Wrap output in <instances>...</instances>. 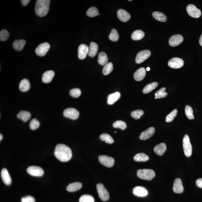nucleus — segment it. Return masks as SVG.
Here are the masks:
<instances>
[{"mask_svg":"<svg viewBox=\"0 0 202 202\" xmlns=\"http://www.w3.org/2000/svg\"><path fill=\"white\" fill-rule=\"evenodd\" d=\"M55 155L59 160L63 162L69 161L72 155L70 147L63 144H59L55 146Z\"/></svg>","mask_w":202,"mask_h":202,"instance_id":"f257e3e1","label":"nucleus"},{"mask_svg":"<svg viewBox=\"0 0 202 202\" xmlns=\"http://www.w3.org/2000/svg\"><path fill=\"white\" fill-rule=\"evenodd\" d=\"M50 0H38L36 1L35 11L36 15L40 17L47 15L50 9Z\"/></svg>","mask_w":202,"mask_h":202,"instance_id":"f03ea898","label":"nucleus"},{"mask_svg":"<svg viewBox=\"0 0 202 202\" xmlns=\"http://www.w3.org/2000/svg\"><path fill=\"white\" fill-rule=\"evenodd\" d=\"M137 176L141 179L146 180H151L155 177V173L151 169H139L137 171Z\"/></svg>","mask_w":202,"mask_h":202,"instance_id":"7ed1b4c3","label":"nucleus"},{"mask_svg":"<svg viewBox=\"0 0 202 202\" xmlns=\"http://www.w3.org/2000/svg\"><path fill=\"white\" fill-rule=\"evenodd\" d=\"M183 146L184 155L187 157H190L192 154V146L188 135H184L183 141Z\"/></svg>","mask_w":202,"mask_h":202,"instance_id":"20e7f679","label":"nucleus"},{"mask_svg":"<svg viewBox=\"0 0 202 202\" xmlns=\"http://www.w3.org/2000/svg\"><path fill=\"white\" fill-rule=\"evenodd\" d=\"M97 190L98 196L103 201H107L109 198V192L105 187L103 184H97Z\"/></svg>","mask_w":202,"mask_h":202,"instance_id":"39448f33","label":"nucleus"},{"mask_svg":"<svg viewBox=\"0 0 202 202\" xmlns=\"http://www.w3.org/2000/svg\"><path fill=\"white\" fill-rule=\"evenodd\" d=\"M50 47V45L48 43H43L36 48L35 50L36 53L38 56L43 57L47 53Z\"/></svg>","mask_w":202,"mask_h":202,"instance_id":"423d86ee","label":"nucleus"},{"mask_svg":"<svg viewBox=\"0 0 202 202\" xmlns=\"http://www.w3.org/2000/svg\"><path fill=\"white\" fill-rule=\"evenodd\" d=\"M187 10L189 15L193 18H198L201 15V10L194 5L190 4L187 5Z\"/></svg>","mask_w":202,"mask_h":202,"instance_id":"0eeeda50","label":"nucleus"},{"mask_svg":"<svg viewBox=\"0 0 202 202\" xmlns=\"http://www.w3.org/2000/svg\"><path fill=\"white\" fill-rule=\"evenodd\" d=\"M63 115L65 117L75 120L79 117V112L75 108H68L64 111Z\"/></svg>","mask_w":202,"mask_h":202,"instance_id":"6e6552de","label":"nucleus"},{"mask_svg":"<svg viewBox=\"0 0 202 202\" xmlns=\"http://www.w3.org/2000/svg\"><path fill=\"white\" fill-rule=\"evenodd\" d=\"M98 160L100 163L108 167H111L113 166L114 162V158L106 155H100Z\"/></svg>","mask_w":202,"mask_h":202,"instance_id":"1a4fd4ad","label":"nucleus"},{"mask_svg":"<svg viewBox=\"0 0 202 202\" xmlns=\"http://www.w3.org/2000/svg\"><path fill=\"white\" fill-rule=\"evenodd\" d=\"M27 172L31 175L40 177L43 175V170L40 167L36 166H30L27 168Z\"/></svg>","mask_w":202,"mask_h":202,"instance_id":"9d476101","label":"nucleus"},{"mask_svg":"<svg viewBox=\"0 0 202 202\" xmlns=\"http://www.w3.org/2000/svg\"><path fill=\"white\" fill-rule=\"evenodd\" d=\"M151 52L150 51L144 50L141 51L137 54L136 58V62L140 64L145 61L150 57Z\"/></svg>","mask_w":202,"mask_h":202,"instance_id":"9b49d317","label":"nucleus"},{"mask_svg":"<svg viewBox=\"0 0 202 202\" xmlns=\"http://www.w3.org/2000/svg\"><path fill=\"white\" fill-rule=\"evenodd\" d=\"M184 65V60L179 58H173L168 62V66L173 69H177L182 68Z\"/></svg>","mask_w":202,"mask_h":202,"instance_id":"f8f14e48","label":"nucleus"},{"mask_svg":"<svg viewBox=\"0 0 202 202\" xmlns=\"http://www.w3.org/2000/svg\"><path fill=\"white\" fill-rule=\"evenodd\" d=\"M88 52V46L85 44H81L78 48V57L81 60L84 59L86 57Z\"/></svg>","mask_w":202,"mask_h":202,"instance_id":"ddd939ff","label":"nucleus"},{"mask_svg":"<svg viewBox=\"0 0 202 202\" xmlns=\"http://www.w3.org/2000/svg\"><path fill=\"white\" fill-rule=\"evenodd\" d=\"M184 40V38L180 35H176L170 38L169 44L171 47H176L181 44Z\"/></svg>","mask_w":202,"mask_h":202,"instance_id":"4468645a","label":"nucleus"},{"mask_svg":"<svg viewBox=\"0 0 202 202\" xmlns=\"http://www.w3.org/2000/svg\"><path fill=\"white\" fill-rule=\"evenodd\" d=\"M133 194L134 195L139 197H144L148 194L147 190L145 187L141 186L135 187L133 189Z\"/></svg>","mask_w":202,"mask_h":202,"instance_id":"2eb2a0df","label":"nucleus"},{"mask_svg":"<svg viewBox=\"0 0 202 202\" xmlns=\"http://www.w3.org/2000/svg\"><path fill=\"white\" fill-rule=\"evenodd\" d=\"M117 14L119 20L122 22H127L131 18L130 14L123 9H120L118 11Z\"/></svg>","mask_w":202,"mask_h":202,"instance_id":"dca6fc26","label":"nucleus"},{"mask_svg":"<svg viewBox=\"0 0 202 202\" xmlns=\"http://www.w3.org/2000/svg\"><path fill=\"white\" fill-rule=\"evenodd\" d=\"M155 132V128L151 127L141 133L139 136L140 139L141 140L148 139L154 135Z\"/></svg>","mask_w":202,"mask_h":202,"instance_id":"f3484780","label":"nucleus"},{"mask_svg":"<svg viewBox=\"0 0 202 202\" xmlns=\"http://www.w3.org/2000/svg\"><path fill=\"white\" fill-rule=\"evenodd\" d=\"M173 190L175 193H182L184 191V188L182 185V180L179 178H177L174 181L173 186Z\"/></svg>","mask_w":202,"mask_h":202,"instance_id":"a211bd4d","label":"nucleus"},{"mask_svg":"<svg viewBox=\"0 0 202 202\" xmlns=\"http://www.w3.org/2000/svg\"><path fill=\"white\" fill-rule=\"evenodd\" d=\"M1 176L3 182L6 185H9L12 184V179L8 171L6 168H4L2 170Z\"/></svg>","mask_w":202,"mask_h":202,"instance_id":"6ab92c4d","label":"nucleus"},{"mask_svg":"<svg viewBox=\"0 0 202 202\" xmlns=\"http://www.w3.org/2000/svg\"><path fill=\"white\" fill-rule=\"evenodd\" d=\"M146 71L145 68H141L136 71L134 74L133 77L135 80L140 81L145 77Z\"/></svg>","mask_w":202,"mask_h":202,"instance_id":"aec40b11","label":"nucleus"},{"mask_svg":"<svg viewBox=\"0 0 202 202\" xmlns=\"http://www.w3.org/2000/svg\"><path fill=\"white\" fill-rule=\"evenodd\" d=\"M55 73L52 71H48L45 72L42 76V82L45 83H48L51 81L55 76Z\"/></svg>","mask_w":202,"mask_h":202,"instance_id":"412c9836","label":"nucleus"},{"mask_svg":"<svg viewBox=\"0 0 202 202\" xmlns=\"http://www.w3.org/2000/svg\"><path fill=\"white\" fill-rule=\"evenodd\" d=\"M121 97V94L118 92H116V93L108 95L107 98V103L110 105H112L117 102L120 99Z\"/></svg>","mask_w":202,"mask_h":202,"instance_id":"4be33fe9","label":"nucleus"},{"mask_svg":"<svg viewBox=\"0 0 202 202\" xmlns=\"http://www.w3.org/2000/svg\"><path fill=\"white\" fill-rule=\"evenodd\" d=\"M167 146L164 143H161L156 146L154 147V151L157 155L162 156L166 151Z\"/></svg>","mask_w":202,"mask_h":202,"instance_id":"5701e85b","label":"nucleus"},{"mask_svg":"<svg viewBox=\"0 0 202 202\" xmlns=\"http://www.w3.org/2000/svg\"><path fill=\"white\" fill-rule=\"evenodd\" d=\"M98 50V45L94 42H91L89 48L88 56L91 57H95L97 55Z\"/></svg>","mask_w":202,"mask_h":202,"instance_id":"b1692460","label":"nucleus"},{"mask_svg":"<svg viewBox=\"0 0 202 202\" xmlns=\"http://www.w3.org/2000/svg\"><path fill=\"white\" fill-rule=\"evenodd\" d=\"M17 117L21 119L23 121L27 122L31 119V113L28 111H21L17 114Z\"/></svg>","mask_w":202,"mask_h":202,"instance_id":"393cba45","label":"nucleus"},{"mask_svg":"<svg viewBox=\"0 0 202 202\" xmlns=\"http://www.w3.org/2000/svg\"><path fill=\"white\" fill-rule=\"evenodd\" d=\"M82 187V184L81 183L76 182L69 184L66 189L68 191L74 192L80 190Z\"/></svg>","mask_w":202,"mask_h":202,"instance_id":"a878e982","label":"nucleus"},{"mask_svg":"<svg viewBox=\"0 0 202 202\" xmlns=\"http://www.w3.org/2000/svg\"><path fill=\"white\" fill-rule=\"evenodd\" d=\"M26 41L24 40L21 39L15 40L13 44V46L14 49L18 51L22 50L24 47Z\"/></svg>","mask_w":202,"mask_h":202,"instance_id":"bb28decb","label":"nucleus"},{"mask_svg":"<svg viewBox=\"0 0 202 202\" xmlns=\"http://www.w3.org/2000/svg\"><path fill=\"white\" fill-rule=\"evenodd\" d=\"M30 88V83L28 79H23L19 84V88L22 91L25 92L28 91Z\"/></svg>","mask_w":202,"mask_h":202,"instance_id":"cd10ccee","label":"nucleus"},{"mask_svg":"<svg viewBox=\"0 0 202 202\" xmlns=\"http://www.w3.org/2000/svg\"><path fill=\"white\" fill-rule=\"evenodd\" d=\"M108 60L107 55L104 52H100L98 55V62L100 65L104 66L107 63Z\"/></svg>","mask_w":202,"mask_h":202,"instance_id":"c85d7f7f","label":"nucleus"},{"mask_svg":"<svg viewBox=\"0 0 202 202\" xmlns=\"http://www.w3.org/2000/svg\"><path fill=\"white\" fill-rule=\"evenodd\" d=\"M144 36V33L141 30H136L133 32L131 35V39L134 41L139 40L142 39Z\"/></svg>","mask_w":202,"mask_h":202,"instance_id":"c756f323","label":"nucleus"},{"mask_svg":"<svg viewBox=\"0 0 202 202\" xmlns=\"http://www.w3.org/2000/svg\"><path fill=\"white\" fill-rule=\"evenodd\" d=\"M158 85V82H154L148 84L144 87L143 90V92L144 94H147L150 93L153 90L156 88Z\"/></svg>","mask_w":202,"mask_h":202,"instance_id":"7c9ffc66","label":"nucleus"},{"mask_svg":"<svg viewBox=\"0 0 202 202\" xmlns=\"http://www.w3.org/2000/svg\"><path fill=\"white\" fill-rule=\"evenodd\" d=\"M134 159L137 162H146L149 160V157L143 153L136 154L134 157Z\"/></svg>","mask_w":202,"mask_h":202,"instance_id":"2f4dec72","label":"nucleus"},{"mask_svg":"<svg viewBox=\"0 0 202 202\" xmlns=\"http://www.w3.org/2000/svg\"><path fill=\"white\" fill-rule=\"evenodd\" d=\"M153 16L156 20L162 22H166V16L163 13L159 12H154L152 13Z\"/></svg>","mask_w":202,"mask_h":202,"instance_id":"473e14b6","label":"nucleus"},{"mask_svg":"<svg viewBox=\"0 0 202 202\" xmlns=\"http://www.w3.org/2000/svg\"><path fill=\"white\" fill-rule=\"evenodd\" d=\"M113 70V65L111 62L106 64L104 66L103 69V74L105 75H107L110 74Z\"/></svg>","mask_w":202,"mask_h":202,"instance_id":"72a5a7b5","label":"nucleus"},{"mask_svg":"<svg viewBox=\"0 0 202 202\" xmlns=\"http://www.w3.org/2000/svg\"><path fill=\"white\" fill-rule=\"evenodd\" d=\"M100 138L102 141H104L107 144H112L114 142L113 138L108 134H102L100 135Z\"/></svg>","mask_w":202,"mask_h":202,"instance_id":"f704fd0d","label":"nucleus"},{"mask_svg":"<svg viewBox=\"0 0 202 202\" xmlns=\"http://www.w3.org/2000/svg\"><path fill=\"white\" fill-rule=\"evenodd\" d=\"M99 13L98 9L96 7H92L87 10L86 14L87 16L90 17H94L98 15Z\"/></svg>","mask_w":202,"mask_h":202,"instance_id":"c9c22d12","label":"nucleus"},{"mask_svg":"<svg viewBox=\"0 0 202 202\" xmlns=\"http://www.w3.org/2000/svg\"><path fill=\"white\" fill-rule=\"evenodd\" d=\"M109 39L113 42H116L118 40L119 36L117 31L114 28H113L109 36Z\"/></svg>","mask_w":202,"mask_h":202,"instance_id":"e433bc0d","label":"nucleus"},{"mask_svg":"<svg viewBox=\"0 0 202 202\" xmlns=\"http://www.w3.org/2000/svg\"><path fill=\"white\" fill-rule=\"evenodd\" d=\"M185 112L186 116L189 120H193L194 119L193 109L190 106L187 105L185 106Z\"/></svg>","mask_w":202,"mask_h":202,"instance_id":"4c0bfd02","label":"nucleus"},{"mask_svg":"<svg viewBox=\"0 0 202 202\" xmlns=\"http://www.w3.org/2000/svg\"><path fill=\"white\" fill-rule=\"evenodd\" d=\"M113 126L115 128H119L122 130H124L127 128V125L124 122L122 121H117L114 122Z\"/></svg>","mask_w":202,"mask_h":202,"instance_id":"58836bf2","label":"nucleus"},{"mask_svg":"<svg viewBox=\"0 0 202 202\" xmlns=\"http://www.w3.org/2000/svg\"><path fill=\"white\" fill-rule=\"evenodd\" d=\"M95 200L93 197L89 195H82L79 198V202H94Z\"/></svg>","mask_w":202,"mask_h":202,"instance_id":"ea45409f","label":"nucleus"},{"mask_svg":"<svg viewBox=\"0 0 202 202\" xmlns=\"http://www.w3.org/2000/svg\"><path fill=\"white\" fill-rule=\"evenodd\" d=\"M165 88L163 87L160 89L155 93V97L157 98H164L167 95V93L165 91Z\"/></svg>","mask_w":202,"mask_h":202,"instance_id":"a19ab883","label":"nucleus"},{"mask_svg":"<svg viewBox=\"0 0 202 202\" xmlns=\"http://www.w3.org/2000/svg\"><path fill=\"white\" fill-rule=\"evenodd\" d=\"M177 109H174L167 116L165 121L167 122H170L172 121L175 117L177 115Z\"/></svg>","mask_w":202,"mask_h":202,"instance_id":"79ce46f5","label":"nucleus"},{"mask_svg":"<svg viewBox=\"0 0 202 202\" xmlns=\"http://www.w3.org/2000/svg\"><path fill=\"white\" fill-rule=\"evenodd\" d=\"M9 33L7 30L3 29L0 32V40L5 41L7 40L9 37Z\"/></svg>","mask_w":202,"mask_h":202,"instance_id":"37998d69","label":"nucleus"},{"mask_svg":"<svg viewBox=\"0 0 202 202\" xmlns=\"http://www.w3.org/2000/svg\"><path fill=\"white\" fill-rule=\"evenodd\" d=\"M40 123L36 118H33L29 124L30 128L32 130L37 129L40 126Z\"/></svg>","mask_w":202,"mask_h":202,"instance_id":"c03bdc74","label":"nucleus"},{"mask_svg":"<svg viewBox=\"0 0 202 202\" xmlns=\"http://www.w3.org/2000/svg\"><path fill=\"white\" fill-rule=\"evenodd\" d=\"M144 114V112L141 110H136L131 112V116L136 120L141 118V116Z\"/></svg>","mask_w":202,"mask_h":202,"instance_id":"a18cd8bd","label":"nucleus"},{"mask_svg":"<svg viewBox=\"0 0 202 202\" xmlns=\"http://www.w3.org/2000/svg\"><path fill=\"white\" fill-rule=\"evenodd\" d=\"M70 95L71 97L74 98H78L80 96L81 93V91L79 88H73L70 90Z\"/></svg>","mask_w":202,"mask_h":202,"instance_id":"49530a36","label":"nucleus"},{"mask_svg":"<svg viewBox=\"0 0 202 202\" xmlns=\"http://www.w3.org/2000/svg\"><path fill=\"white\" fill-rule=\"evenodd\" d=\"M22 202H35V198L31 196H28L22 198Z\"/></svg>","mask_w":202,"mask_h":202,"instance_id":"de8ad7c7","label":"nucleus"},{"mask_svg":"<svg viewBox=\"0 0 202 202\" xmlns=\"http://www.w3.org/2000/svg\"><path fill=\"white\" fill-rule=\"evenodd\" d=\"M196 184L197 187L200 188H202V178H200L197 180Z\"/></svg>","mask_w":202,"mask_h":202,"instance_id":"09e8293b","label":"nucleus"},{"mask_svg":"<svg viewBox=\"0 0 202 202\" xmlns=\"http://www.w3.org/2000/svg\"><path fill=\"white\" fill-rule=\"evenodd\" d=\"M21 1L22 5L24 6H26L30 2V0H22Z\"/></svg>","mask_w":202,"mask_h":202,"instance_id":"8fccbe9b","label":"nucleus"},{"mask_svg":"<svg viewBox=\"0 0 202 202\" xmlns=\"http://www.w3.org/2000/svg\"><path fill=\"white\" fill-rule=\"evenodd\" d=\"M199 43L200 45L202 47V34L201 35V36H200V38Z\"/></svg>","mask_w":202,"mask_h":202,"instance_id":"3c124183","label":"nucleus"},{"mask_svg":"<svg viewBox=\"0 0 202 202\" xmlns=\"http://www.w3.org/2000/svg\"><path fill=\"white\" fill-rule=\"evenodd\" d=\"M3 139V136L2 134H0V141H1V140Z\"/></svg>","mask_w":202,"mask_h":202,"instance_id":"603ef678","label":"nucleus"},{"mask_svg":"<svg viewBox=\"0 0 202 202\" xmlns=\"http://www.w3.org/2000/svg\"><path fill=\"white\" fill-rule=\"evenodd\" d=\"M150 68L148 67L147 68V69H146V71H150Z\"/></svg>","mask_w":202,"mask_h":202,"instance_id":"864d4df0","label":"nucleus"},{"mask_svg":"<svg viewBox=\"0 0 202 202\" xmlns=\"http://www.w3.org/2000/svg\"><path fill=\"white\" fill-rule=\"evenodd\" d=\"M157 98H156V97H155V99H157Z\"/></svg>","mask_w":202,"mask_h":202,"instance_id":"5fc2aeb1","label":"nucleus"},{"mask_svg":"<svg viewBox=\"0 0 202 202\" xmlns=\"http://www.w3.org/2000/svg\"><path fill=\"white\" fill-rule=\"evenodd\" d=\"M131 1V0H130V1Z\"/></svg>","mask_w":202,"mask_h":202,"instance_id":"6e6d98bb","label":"nucleus"}]
</instances>
